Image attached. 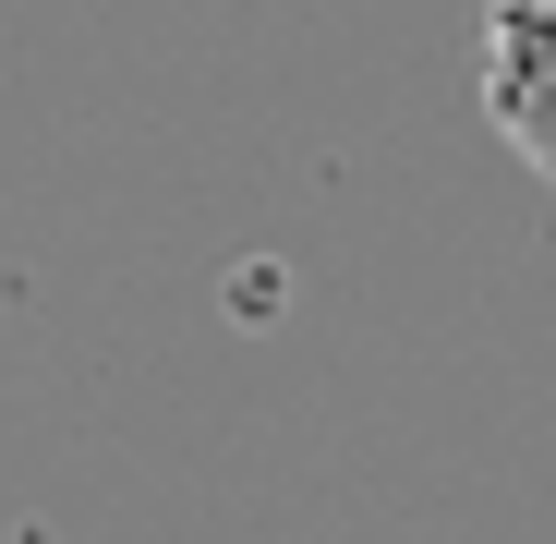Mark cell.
<instances>
[{"mask_svg": "<svg viewBox=\"0 0 556 544\" xmlns=\"http://www.w3.org/2000/svg\"><path fill=\"white\" fill-rule=\"evenodd\" d=\"M484 122L556 181V0H484Z\"/></svg>", "mask_w": 556, "mask_h": 544, "instance_id": "obj_1", "label": "cell"}]
</instances>
